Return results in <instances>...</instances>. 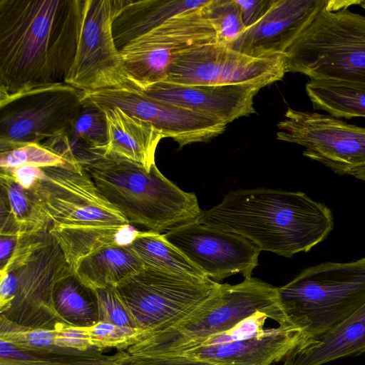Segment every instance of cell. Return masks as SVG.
<instances>
[{"label":"cell","mask_w":365,"mask_h":365,"mask_svg":"<svg viewBox=\"0 0 365 365\" xmlns=\"http://www.w3.org/2000/svg\"><path fill=\"white\" fill-rule=\"evenodd\" d=\"M350 175H351L357 179L365 181V168H361V169H359L357 170L352 172L350 174Z\"/></svg>","instance_id":"b9f144b4"},{"label":"cell","mask_w":365,"mask_h":365,"mask_svg":"<svg viewBox=\"0 0 365 365\" xmlns=\"http://www.w3.org/2000/svg\"><path fill=\"white\" fill-rule=\"evenodd\" d=\"M275 287L257 278L221 284L219 291L175 328L143 334L125 351L135 355H173L197 348L208 338L226 331L260 311L286 326Z\"/></svg>","instance_id":"5b68a950"},{"label":"cell","mask_w":365,"mask_h":365,"mask_svg":"<svg viewBox=\"0 0 365 365\" xmlns=\"http://www.w3.org/2000/svg\"><path fill=\"white\" fill-rule=\"evenodd\" d=\"M0 235H34L47 232L52 222L32 189L21 186L0 169Z\"/></svg>","instance_id":"603a6c76"},{"label":"cell","mask_w":365,"mask_h":365,"mask_svg":"<svg viewBox=\"0 0 365 365\" xmlns=\"http://www.w3.org/2000/svg\"><path fill=\"white\" fill-rule=\"evenodd\" d=\"M0 340L9 342L29 354H73L56 344V330L31 329L12 323L0 317ZM85 352V351H84Z\"/></svg>","instance_id":"f546056e"},{"label":"cell","mask_w":365,"mask_h":365,"mask_svg":"<svg viewBox=\"0 0 365 365\" xmlns=\"http://www.w3.org/2000/svg\"><path fill=\"white\" fill-rule=\"evenodd\" d=\"M327 2L272 0L263 16L227 46L253 56L284 55Z\"/></svg>","instance_id":"e0dca14e"},{"label":"cell","mask_w":365,"mask_h":365,"mask_svg":"<svg viewBox=\"0 0 365 365\" xmlns=\"http://www.w3.org/2000/svg\"><path fill=\"white\" fill-rule=\"evenodd\" d=\"M68 160L38 143H29L13 150L0 152L1 169L24 165L46 168L65 164Z\"/></svg>","instance_id":"1f68e13d"},{"label":"cell","mask_w":365,"mask_h":365,"mask_svg":"<svg viewBox=\"0 0 365 365\" xmlns=\"http://www.w3.org/2000/svg\"><path fill=\"white\" fill-rule=\"evenodd\" d=\"M82 99L98 106L118 107L150 122L182 148L208 142L227 125L187 108L148 96L137 88H107L82 92Z\"/></svg>","instance_id":"9a60e30c"},{"label":"cell","mask_w":365,"mask_h":365,"mask_svg":"<svg viewBox=\"0 0 365 365\" xmlns=\"http://www.w3.org/2000/svg\"><path fill=\"white\" fill-rule=\"evenodd\" d=\"M262 88L255 85L182 86L162 81L143 92L227 125L256 113L254 98Z\"/></svg>","instance_id":"ac0fdd59"},{"label":"cell","mask_w":365,"mask_h":365,"mask_svg":"<svg viewBox=\"0 0 365 365\" xmlns=\"http://www.w3.org/2000/svg\"><path fill=\"white\" fill-rule=\"evenodd\" d=\"M127 247L145 267L183 277H208L159 232L138 231Z\"/></svg>","instance_id":"4316f807"},{"label":"cell","mask_w":365,"mask_h":365,"mask_svg":"<svg viewBox=\"0 0 365 365\" xmlns=\"http://www.w3.org/2000/svg\"><path fill=\"white\" fill-rule=\"evenodd\" d=\"M365 352V304L327 332L299 344L283 365H323Z\"/></svg>","instance_id":"44dd1931"},{"label":"cell","mask_w":365,"mask_h":365,"mask_svg":"<svg viewBox=\"0 0 365 365\" xmlns=\"http://www.w3.org/2000/svg\"><path fill=\"white\" fill-rule=\"evenodd\" d=\"M143 267L141 261L127 245H110L80 259L72 272L84 285L95 290L115 287Z\"/></svg>","instance_id":"cb8c5ba5"},{"label":"cell","mask_w":365,"mask_h":365,"mask_svg":"<svg viewBox=\"0 0 365 365\" xmlns=\"http://www.w3.org/2000/svg\"><path fill=\"white\" fill-rule=\"evenodd\" d=\"M207 277L215 282L232 274L252 277L261 250L252 242L234 232L197 222L163 234Z\"/></svg>","instance_id":"2e32d148"},{"label":"cell","mask_w":365,"mask_h":365,"mask_svg":"<svg viewBox=\"0 0 365 365\" xmlns=\"http://www.w3.org/2000/svg\"><path fill=\"white\" fill-rule=\"evenodd\" d=\"M277 138L304 148L303 155L338 175L365 168V128L330 115L287 108Z\"/></svg>","instance_id":"5bb4252c"},{"label":"cell","mask_w":365,"mask_h":365,"mask_svg":"<svg viewBox=\"0 0 365 365\" xmlns=\"http://www.w3.org/2000/svg\"><path fill=\"white\" fill-rule=\"evenodd\" d=\"M20 235H0V269L11 259Z\"/></svg>","instance_id":"60d3db41"},{"label":"cell","mask_w":365,"mask_h":365,"mask_svg":"<svg viewBox=\"0 0 365 365\" xmlns=\"http://www.w3.org/2000/svg\"><path fill=\"white\" fill-rule=\"evenodd\" d=\"M2 269L16 276V289L1 316L19 326L56 330L66 324L53 304L56 284L72 273L64 255L48 232L19 236L14 252Z\"/></svg>","instance_id":"52a82bcc"},{"label":"cell","mask_w":365,"mask_h":365,"mask_svg":"<svg viewBox=\"0 0 365 365\" xmlns=\"http://www.w3.org/2000/svg\"><path fill=\"white\" fill-rule=\"evenodd\" d=\"M53 304L59 317L69 326L88 328L98 322L95 291L84 285L73 272L56 284Z\"/></svg>","instance_id":"83f0119b"},{"label":"cell","mask_w":365,"mask_h":365,"mask_svg":"<svg viewBox=\"0 0 365 365\" xmlns=\"http://www.w3.org/2000/svg\"><path fill=\"white\" fill-rule=\"evenodd\" d=\"M203 10L215 31L218 43L230 45L246 29L242 10L236 0H209Z\"/></svg>","instance_id":"4dcf8cb0"},{"label":"cell","mask_w":365,"mask_h":365,"mask_svg":"<svg viewBox=\"0 0 365 365\" xmlns=\"http://www.w3.org/2000/svg\"><path fill=\"white\" fill-rule=\"evenodd\" d=\"M121 365H217L183 354L135 355L128 352Z\"/></svg>","instance_id":"d590c367"},{"label":"cell","mask_w":365,"mask_h":365,"mask_svg":"<svg viewBox=\"0 0 365 365\" xmlns=\"http://www.w3.org/2000/svg\"><path fill=\"white\" fill-rule=\"evenodd\" d=\"M87 331L93 348L102 352L111 348L126 350L143 334L139 329L102 322L87 328Z\"/></svg>","instance_id":"d6a6232c"},{"label":"cell","mask_w":365,"mask_h":365,"mask_svg":"<svg viewBox=\"0 0 365 365\" xmlns=\"http://www.w3.org/2000/svg\"><path fill=\"white\" fill-rule=\"evenodd\" d=\"M99 107L107 125V143L101 155L124 158L150 170L155 165L157 146L165 138L162 131L118 107Z\"/></svg>","instance_id":"ffe728a7"},{"label":"cell","mask_w":365,"mask_h":365,"mask_svg":"<svg viewBox=\"0 0 365 365\" xmlns=\"http://www.w3.org/2000/svg\"><path fill=\"white\" fill-rule=\"evenodd\" d=\"M305 91L314 110L337 118L365 117V84L333 80H309Z\"/></svg>","instance_id":"484cf974"},{"label":"cell","mask_w":365,"mask_h":365,"mask_svg":"<svg viewBox=\"0 0 365 365\" xmlns=\"http://www.w3.org/2000/svg\"><path fill=\"white\" fill-rule=\"evenodd\" d=\"M85 0H0V93L64 82Z\"/></svg>","instance_id":"6da1fadb"},{"label":"cell","mask_w":365,"mask_h":365,"mask_svg":"<svg viewBox=\"0 0 365 365\" xmlns=\"http://www.w3.org/2000/svg\"><path fill=\"white\" fill-rule=\"evenodd\" d=\"M3 170L8 171L15 180L26 189H32L36 183L44 176V172L42 168L31 165Z\"/></svg>","instance_id":"f35d334b"},{"label":"cell","mask_w":365,"mask_h":365,"mask_svg":"<svg viewBox=\"0 0 365 365\" xmlns=\"http://www.w3.org/2000/svg\"><path fill=\"white\" fill-rule=\"evenodd\" d=\"M209 277H183L144 267L115 289L143 334L173 329L220 289Z\"/></svg>","instance_id":"ba28073f"},{"label":"cell","mask_w":365,"mask_h":365,"mask_svg":"<svg viewBox=\"0 0 365 365\" xmlns=\"http://www.w3.org/2000/svg\"><path fill=\"white\" fill-rule=\"evenodd\" d=\"M99 192L130 222L160 233L195 222L201 210L194 192L183 191L156 165L93 155L80 161Z\"/></svg>","instance_id":"3957f363"},{"label":"cell","mask_w":365,"mask_h":365,"mask_svg":"<svg viewBox=\"0 0 365 365\" xmlns=\"http://www.w3.org/2000/svg\"><path fill=\"white\" fill-rule=\"evenodd\" d=\"M198 222L237 234L261 251L291 257L324 240L334 228L331 210L302 192L269 188L230 191Z\"/></svg>","instance_id":"7a4b0ae2"},{"label":"cell","mask_w":365,"mask_h":365,"mask_svg":"<svg viewBox=\"0 0 365 365\" xmlns=\"http://www.w3.org/2000/svg\"><path fill=\"white\" fill-rule=\"evenodd\" d=\"M240 6L246 28L250 27L261 19L268 10L272 0H236Z\"/></svg>","instance_id":"74e56055"},{"label":"cell","mask_w":365,"mask_h":365,"mask_svg":"<svg viewBox=\"0 0 365 365\" xmlns=\"http://www.w3.org/2000/svg\"><path fill=\"white\" fill-rule=\"evenodd\" d=\"M44 176L32 188L52 225L67 227H124L127 219L98 191L77 160L42 168Z\"/></svg>","instance_id":"8fae6325"},{"label":"cell","mask_w":365,"mask_h":365,"mask_svg":"<svg viewBox=\"0 0 365 365\" xmlns=\"http://www.w3.org/2000/svg\"><path fill=\"white\" fill-rule=\"evenodd\" d=\"M268 318L270 319L267 313L256 312L230 329L208 338L200 346L242 341L262 334L266 330L264 326Z\"/></svg>","instance_id":"e575fe53"},{"label":"cell","mask_w":365,"mask_h":365,"mask_svg":"<svg viewBox=\"0 0 365 365\" xmlns=\"http://www.w3.org/2000/svg\"><path fill=\"white\" fill-rule=\"evenodd\" d=\"M119 0H85L81 34L66 84L82 92L136 88L113 36Z\"/></svg>","instance_id":"4fadbf2b"},{"label":"cell","mask_w":365,"mask_h":365,"mask_svg":"<svg viewBox=\"0 0 365 365\" xmlns=\"http://www.w3.org/2000/svg\"><path fill=\"white\" fill-rule=\"evenodd\" d=\"M203 7L171 17L120 50L125 71L137 89L145 91L165 81L178 54L217 42Z\"/></svg>","instance_id":"30bf717a"},{"label":"cell","mask_w":365,"mask_h":365,"mask_svg":"<svg viewBox=\"0 0 365 365\" xmlns=\"http://www.w3.org/2000/svg\"><path fill=\"white\" fill-rule=\"evenodd\" d=\"M83 93L65 82L0 93V152L43 144L66 133L82 107Z\"/></svg>","instance_id":"9c48e42d"},{"label":"cell","mask_w":365,"mask_h":365,"mask_svg":"<svg viewBox=\"0 0 365 365\" xmlns=\"http://www.w3.org/2000/svg\"><path fill=\"white\" fill-rule=\"evenodd\" d=\"M0 312L12 301L16 289V276L11 269L0 270Z\"/></svg>","instance_id":"ab89813d"},{"label":"cell","mask_w":365,"mask_h":365,"mask_svg":"<svg viewBox=\"0 0 365 365\" xmlns=\"http://www.w3.org/2000/svg\"><path fill=\"white\" fill-rule=\"evenodd\" d=\"M94 291L97 299L98 322L138 329L115 287L109 286Z\"/></svg>","instance_id":"836d02e7"},{"label":"cell","mask_w":365,"mask_h":365,"mask_svg":"<svg viewBox=\"0 0 365 365\" xmlns=\"http://www.w3.org/2000/svg\"><path fill=\"white\" fill-rule=\"evenodd\" d=\"M284 56L287 73L365 84V16L328 1Z\"/></svg>","instance_id":"8992f818"},{"label":"cell","mask_w":365,"mask_h":365,"mask_svg":"<svg viewBox=\"0 0 365 365\" xmlns=\"http://www.w3.org/2000/svg\"><path fill=\"white\" fill-rule=\"evenodd\" d=\"M303 340L300 330L279 326L246 340L200 346L180 354L217 365H273L284 360Z\"/></svg>","instance_id":"d6986e66"},{"label":"cell","mask_w":365,"mask_h":365,"mask_svg":"<svg viewBox=\"0 0 365 365\" xmlns=\"http://www.w3.org/2000/svg\"><path fill=\"white\" fill-rule=\"evenodd\" d=\"M0 365H121L125 350L105 354L92 349L73 354H29L0 340Z\"/></svg>","instance_id":"f1b7e54d"},{"label":"cell","mask_w":365,"mask_h":365,"mask_svg":"<svg viewBox=\"0 0 365 365\" xmlns=\"http://www.w3.org/2000/svg\"><path fill=\"white\" fill-rule=\"evenodd\" d=\"M358 4L365 9V1H359Z\"/></svg>","instance_id":"7bdbcfd3"},{"label":"cell","mask_w":365,"mask_h":365,"mask_svg":"<svg viewBox=\"0 0 365 365\" xmlns=\"http://www.w3.org/2000/svg\"><path fill=\"white\" fill-rule=\"evenodd\" d=\"M209 0H119L112 24L119 51L136 38L184 11L205 6Z\"/></svg>","instance_id":"7402d4cb"},{"label":"cell","mask_w":365,"mask_h":365,"mask_svg":"<svg viewBox=\"0 0 365 365\" xmlns=\"http://www.w3.org/2000/svg\"><path fill=\"white\" fill-rule=\"evenodd\" d=\"M56 344L72 352H84L94 349L91 346L87 328L63 325L56 329Z\"/></svg>","instance_id":"8d00e7d4"},{"label":"cell","mask_w":365,"mask_h":365,"mask_svg":"<svg viewBox=\"0 0 365 365\" xmlns=\"http://www.w3.org/2000/svg\"><path fill=\"white\" fill-rule=\"evenodd\" d=\"M277 296L287 326L300 330L303 341L315 338L365 304V257L308 267Z\"/></svg>","instance_id":"277c9868"},{"label":"cell","mask_w":365,"mask_h":365,"mask_svg":"<svg viewBox=\"0 0 365 365\" xmlns=\"http://www.w3.org/2000/svg\"><path fill=\"white\" fill-rule=\"evenodd\" d=\"M137 232L131 225L124 227H85L52 225L49 230L71 270L80 259L98 249L110 245H129Z\"/></svg>","instance_id":"d4e9b609"},{"label":"cell","mask_w":365,"mask_h":365,"mask_svg":"<svg viewBox=\"0 0 365 365\" xmlns=\"http://www.w3.org/2000/svg\"><path fill=\"white\" fill-rule=\"evenodd\" d=\"M284 54L253 56L218 42L189 48L173 59L165 82L182 86L255 85L282 80Z\"/></svg>","instance_id":"7c38bea8"}]
</instances>
